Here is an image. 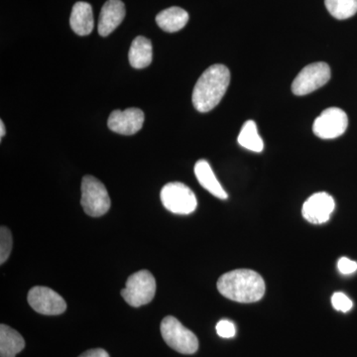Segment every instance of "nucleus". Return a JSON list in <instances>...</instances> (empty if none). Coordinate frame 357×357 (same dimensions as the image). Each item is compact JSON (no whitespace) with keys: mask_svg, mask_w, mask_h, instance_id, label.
Wrapping results in <instances>:
<instances>
[{"mask_svg":"<svg viewBox=\"0 0 357 357\" xmlns=\"http://www.w3.org/2000/svg\"><path fill=\"white\" fill-rule=\"evenodd\" d=\"M28 303L32 309L46 316H58L67 309L62 296L50 288L36 286L28 293Z\"/></svg>","mask_w":357,"mask_h":357,"instance_id":"obj_9","label":"nucleus"},{"mask_svg":"<svg viewBox=\"0 0 357 357\" xmlns=\"http://www.w3.org/2000/svg\"><path fill=\"white\" fill-rule=\"evenodd\" d=\"M218 290L227 299L248 304L261 300L266 286L257 272L250 269H236L220 277Z\"/></svg>","mask_w":357,"mask_h":357,"instance_id":"obj_1","label":"nucleus"},{"mask_svg":"<svg viewBox=\"0 0 357 357\" xmlns=\"http://www.w3.org/2000/svg\"><path fill=\"white\" fill-rule=\"evenodd\" d=\"M230 72L225 65L211 66L203 73L192 91V105L199 112L215 109L227 93Z\"/></svg>","mask_w":357,"mask_h":357,"instance_id":"obj_2","label":"nucleus"},{"mask_svg":"<svg viewBox=\"0 0 357 357\" xmlns=\"http://www.w3.org/2000/svg\"><path fill=\"white\" fill-rule=\"evenodd\" d=\"M79 357H109V354L102 349H89Z\"/></svg>","mask_w":357,"mask_h":357,"instance_id":"obj_24","label":"nucleus"},{"mask_svg":"<svg viewBox=\"0 0 357 357\" xmlns=\"http://www.w3.org/2000/svg\"><path fill=\"white\" fill-rule=\"evenodd\" d=\"M217 332L218 335L223 338L234 337L236 333V325L229 319H222L218 323Z\"/></svg>","mask_w":357,"mask_h":357,"instance_id":"obj_22","label":"nucleus"},{"mask_svg":"<svg viewBox=\"0 0 357 357\" xmlns=\"http://www.w3.org/2000/svg\"><path fill=\"white\" fill-rule=\"evenodd\" d=\"M13 250V236L6 227L0 229V263L3 264L8 259Z\"/></svg>","mask_w":357,"mask_h":357,"instance_id":"obj_20","label":"nucleus"},{"mask_svg":"<svg viewBox=\"0 0 357 357\" xmlns=\"http://www.w3.org/2000/svg\"><path fill=\"white\" fill-rule=\"evenodd\" d=\"M237 140L241 146L257 153L262 152L264 148V143L257 131V126L253 121H246L243 124Z\"/></svg>","mask_w":357,"mask_h":357,"instance_id":"obj_18","label":"nucleus"},{"mask_svg":"<svg viewBox=\"0 0 357 357\" xmlns=\"http://www.w3.org/2000/svg\"><path fill=\"white\" fill-rule=\"evenodd\" d=\"M144 114L139 109L114 110L110 114L107 126L110 130L122 135H133L142 128L144 123Z\"/></svg>","mask_w":357,"mask_h":357,"instance_id":"obj_11","label":"nucleus"},{"mask_svg":"<svg viewBox=\"0 0 357 357\" xmlns=\"http://www.w3.org/2000/svg\"><path fill=\"white\" fill-rule=\"evenodd\" d=\"M349 119L344 110L338 107H330L317 117L312 126L314 135L321 139H335L347 131Z\"/></svg>","mask_w":357,"mask_h":357,"instance_id":"obj_8","label":"nucleus"},{"mask_svg":"<svg viewBox=\"0 0 357 357\" xmlns=\"http://www.w3.org/2000/svg\"><path fill=\"white\" fill-rule=\"evenodd\" d=\"M129 63L134 69H144L152 62L153 50L149 39L143 36L136 37L129 49Z\"/></svg>","mask_w":357,"mask_h":357,"instance_id":"obj_15","label":"nucleus"},{"mask_svg":"<svg viewBox=\"0 0 357 357\" xmlns=\"http://www.w3.org/2000/svg\"><path fill=\"white\" fill-rule=\"evenodd\" d=\"M126 17V6L121 0H107L100 11L98 20V34L109 36Z\"/></svg>","mask_w":357,"mask_h":357,"instance_id":"obj_12","label":"nucleus"},{"mask_svg":"<svg viewBox=\"0 0 357 357\" xmlns=\"http://www.w3.org/2000/svg\"><path fill=\"white\" fill-rule=\"evenodd\" d=\"M333 307H335L337 311L347 312L351 311L352 307H354V303L352 301L347 297L345 294L342 292H337L333 294L332 297Z\"/></svg>","mask_w":357,"mask_h":357,"instance_id":"obj_21","label":"nucleus"},{"mask_svg":"<svg viewBox=\"0 0 357 357\" xmlns=\"http://www.w3.org/2000/svg\"><path fill=\"white\" fill-rule=\"evenodd\" d=\"M337 268L340 273L344 275L354 274L357 271V263L347 257H342L337 262Z\"/></svg>","mask_w":357,"mask_h":357,"instance_id":"obj_23","label":"nucleus"},{"mask_svg":"<svg viewBox=\"0 0 357 357\" xmlns=\"http://www.w3.org/2000/svg\"><path fill=\"white\" fill-rule=\"evenodd\" d=\"M82 206L89 217L105 215L110 208V199L107 188L93 176H86L82 182Z\"/></svg>","mask_w":357,"mask_h":357,"instance_id":"obj_5","label":"nucleus"},{"mask_svg":"<svg viewBox=\"0 0 357 357\" xmlns=\"http://www.w3.org/2000/svg\"><path fill=\"white\" fill-rule=\"evenodd\" d=\"M188 21L189 14L177 6L167 8L156 16V22L159 27L169 33L180 31L187 25Z\"/></svg>","mask_w":357,"mask_h":357,"instance_id":"obj_16","label":"nucleus"},{"mask_svg":"<svg viewBox=\"0 0 357 357\" xmlns=\"http://www.w3.org/2000/svg\"><path fill=\"white\" fill-rule=\"evenodd\" d=\"M160 198L165 208L176 215H190L198 206L194 192L180 182L168 183L164 185Z\"/></svg>","mask_w":357,"mask_h":357,"instance_id":"obj_6","label":"nucleus"},{"mask_svg":"<svg viewBox=\"0 0 357 357\" xmlns=\"http://www.w3.org/2000/svg\"><path fill=\"white\" fill-rule=\"evenodd\" d=\"M25 347V340L20 333L8 326H0V356L15 357Z\"/></svg>","mask_w":357,"mask_h":357,"instance_id":"obj_17","label":"nucleus"},{"mask_svg":"<svg viewBox=\"0 0 357 357\" xmlns=\"http://www.w3.org/2000/svg\"><path fill=\"white\" fill-rule=\"evenodd\" d=\"M156 293V281L148 270H141L129 276L121 296L131 307L149 304Z\"/></svg>","mask_w":357,"mask_h":357,"instance_id":"obj_4","label":"nucleus"},{"mask_svg":"<svg viewBox=\"0 0 357 357\" xmlns=\"http://www.w3.org/2000/svg\"><path fill=\"white\" fill-rule=\"evenodd\" d=\"M160 328L162 337L174 351L182 354H194L198 351V337L177 319L172 316L166 317L162 321Z\"/></svg>","mask_w":357,"mask_h":357,"instance_id":"obj_3","label":"nucleus"},{"mask_svg":"<svg viewBox=\"0 0 357 357\" xmlns=\"http://www.w3.org/2000/svg\"><path fill=\"white\" fill-rule=\"evenodd\" d=\"M335 208V199L328 192H316L303 204L302 215L307 222L321 225L330 220Z\"/></svg>","mask_w":357,"mask_h":357,"instance_id":"obj_10","label":"nucleus"},{"mask_svg":"<svg viewBox=\"0 0 357 357\" xmlns=\"http://www.w3.org/2000/svg\"><path fill=\"white\" fill-rule=\"evenodd\" d=\"M6 135V128H4L3 121H0V137L3 138Z\"/></svg>","mask_w":357,"mask_h":357,"instance_id":"obj_25","label":"nucleus"},{"mask_svg":"<svg viewBox=\"0 0 357 357\" xmlns=\"http://www.w3.org/2000/svg\"><path fill=\"white\" fill-rule=\"evenodd\" d=\"M70 25L73 31L79 36H86L93 30V14L91 4L77 2L70 13Z\"/></svg>","mask_w":357,"mask_h":357,"instance_id":"obj_13","label":"nucleus"},{"mask_svg":"<svg viewBox=\"0 0 357 357\" xmlns=\"http://www.w3.org/2000/svg\"><path fill=\"white\" fill-rule=\"evenodd\" d=\"M195 174L198 178L199 184L206 191L220 199H227V192L223 189L222 185L218 182L213 169L206 160H199L195 165Z\"/></svg>","mask_w":357,"mask_h":357,"instance_id":"obj_14","label":"nucleus"},{"mask_svg":"<svg viewBox=\"0 0 357 357\" xmlns=\"http://www.w3.org/2000/svg\"><path fill=\"white\" fill-rule=\"evenodd\" d=\"M328 13L338 20H344L356 15L357 0H325Z\"/></svg>","mask_w":357,"mask_h":357,"instance_id":"obj_19","label":"nucleus"},{"mask_svg":"<svg viewBox=\"0 0 357 357\" xmlns=\"http://www.w3.org/2000/svg\"><path fill=\"white\" fill-rule=\"evenodd\" d=\"M330 66L324 62L312 63L301 70L294 79V95L306 96L325 86L331 79Z\"/></svg>","mask_w":357,"mask_h":357,"instance_id":"obj_7","label":"nucleus"}]
</instances>
